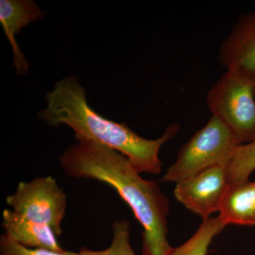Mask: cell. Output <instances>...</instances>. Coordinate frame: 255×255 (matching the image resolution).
<instances>
[{
    "mask_svg": "<svg viewBox=\"0 0 255 255\" xmlns=\"http://www.w3.org/2000/svg\"><path fill=\"white\" fill-rule=\"evenodd\" d=\"M241 145L231 129L212 115L179 149L175 162L161 181L177 184L214 166L226 165Z\"/></svg>",
    "mask_w": 255,
    "mask_h": 255,
    "instance_id": "3",
    "label": "cell"
},
{
    "mask_svg": "<svg viewBox=\"0 0 255 255\" xmlns=\"http://www.w3.org/2000/svg\"><path fill=\"white\" fill-rule=\"evenodd\" d=\"M0 255H80L73 252H55L45 249H32L18 244L6 234L0 236Z\"/></svg>",
    "mask_w": 255,
    "mask_h": 255,
    "instance_id": "14",
    "label": "cell"
},
{
    "mask_svg": "<svg viewBox=\"0 0 255 255\" xmlns=\"http://www.w3.org/2000/svg\"><path fill=\"white\" fill-rule=\"evenodd\" d=\"M46 102V108L38 113L43 122L55 128L67 126L75 131L78 140H92L118 151L139 174L160 173L159 150L180 130L179 124H172L158 138L140 136L127 124L109 120L92 110L85 89L74 75L57 82L47 93Z\"/></svg>",
    "mask_w": 255,
    "mask_h": 255,
    "instance_id": "2",
    "label": "cell"
},
{
    "mask_svg": "<svg viewBox=\"0 0 255 255\" xmlns=\"http://www.w3.org/2000/svg\"><path fill=\"white\" fill-rule=\"evenodd\" d=\"M231 184L226 165H217L176 184L174 196L187 209L203 220L219 212Z\"/></svg>",
    "mask_w": 255,
    "mask_h": 255,
    "instance_id": "6",
    "label": "cell"
},
{
    "mask_svg": "<svg viewBox=\"0 0 255 255\" xmlns=\"http://www.w3.org/2000/svg\"><path fill=\"white\" fill-rule=\"evenodd\" d=\"M69 177L105 183L132 210L142 229V255H169V201L158 183L140 177L126 156L98 142L78 140L60 157Z\"/></svg>",
    "mask_w": 255,
    "mask_h": 255,
    "instance_id": "1",
    "label": "cell"
},
{
    "mask_svg": "<svg viewBox=\"0 0 255 255\" xmlns=\"http://www.w3.org/2000/svg\"><path fill=\"white\" fill-rule=\"evenodd\" d=\"M219 216L227 226H255V182L230 186Z\"/></svg>",
    "mask_w": 255,
    "mask_h": 255,
    "instance_id": "10",
    "label": "cell"
},
{
    "mask_svg": "<svg viewBox=\"0 0 255 255\" xmlns=\"http://www.w3.org/2000/svg\"><path fill=\"white\" fill-rule=\"evenodd\" d=\"M219 60L226 70L240 69L255 76V9L233 25L220 46Z\"/></svg>",
    "mask_w": 255,
    "mask_h": 255,
    "instance_id": "7",
    "label": "cell"
},
{
    "mask_svg": "<svg viewBox=\"0 0 255 255\" xmlns=\"http://www.w3.org/2000/svg\"><path fill=\"white\" fill-rule=\"evenodd\" d=\"M226 169L231 185L249 180L255 170V141L240 146Z\"/></svg>",
    "mask_w": 255,
    "mask_h": 255,
    "instance_id": "12",
    "label": "cell"
},
{
    "mask_svg": "<svg viewBox=\"0 0 255 255\" xmlns=\"http://www.w3.org/2000/svg\"><path fill=\"white\" fill-rule=\"evenodd\" d=\"M6 202L16 214L49 226L58 237L63 233L67 196L51 176L18 183L15 193L6 196Z\"/></svg>",
    "mask_w": 255,
    "mask_h": 255,
    "instance_id": "5",
    "label": "cell"
},
{
    "mask_svg": "<svg viewBox=\"0 0 255 255\" xmlns=\"http://www.w3.org/2000/svg\"></svg>",
    "mask_w": 255,
    "mask_h": 255,
    "instance_id": "15",
    "label": "cell"
},
{
    "mask_svg": "<svg viewBox=\"0 0 255 255\" xmlns=\"http://www.w3.org/2000/svg\"><path fill=\"white\" fill-rule=\"evenodd\" d=\"M112 244L103 251H92L82 248L79 251L80 255H136L130 246V223L124 219L114 221L112 224Z\"/></svg>",
    "mask_w": 255,
    "mask_h": 255,
    "instance_id": "13",
    "label": "cell"
},
{
    "mask_svg": "<svg viewBox=\"0 0 255 255\" xmlns=\"http://www.w3.org/2000/svg\"><path fill=\"white\" fill-rule=\"evenodd\" d=\"M208 107L242 144L255 141V77L244 70H226L208 92Z\"/></svg>",
    "mask_w": 255,
    "mask_h": 255,
    "instance_id": "4",
    "label": "cell"
},
{
    "mask_svg": "<svg viewBox=\"0 0 255 255\" xmlns=\"http://www.w3.org/2000/svg\"><path fill=\"white\" fill-rule=\"evenodd\" d=\"M33 0H1L0 23L13 50V65L18 75L28 73L29 63L18 46L15 36L23 28L46 16Z\"/></svg>",
    "mask_w": 255,
    "mask_h": 255,
    "instance_id": "8",
    "label": "cell"
},
{
    "mask_svg": "<svg viewBox=\"0 0 255 255\" xmlns=\"http://www.w3.org/2000/svg\"><path fill=\"white\" fill-rule=\"evenodd\" d=\"M226 226L219 216L203 220L195 233L180 246L174 248L169 255H207L213 239Z\"/></svg>",
    "mask_w": 255,
    "mask_h": 255,
    "instance_id": "11",
    "label": "cell"
},
{
    "mask_svg": "<svg viewBox=\"0 0 255 255\" xmlns=\"http://www.w3.org/2000/svg\"><path fill=\"white\" fill-rule=\"evenodd\" d=\"M1 227L4 234L26 248L65 251L57 240L58 236L49 226L26 219L12 210L3 211Z\"/></svg>",
    "mask_w": 255,
    "mask_h": 255,
    "instance_id": "9",
    "label": "cell"
}]
</instances>
